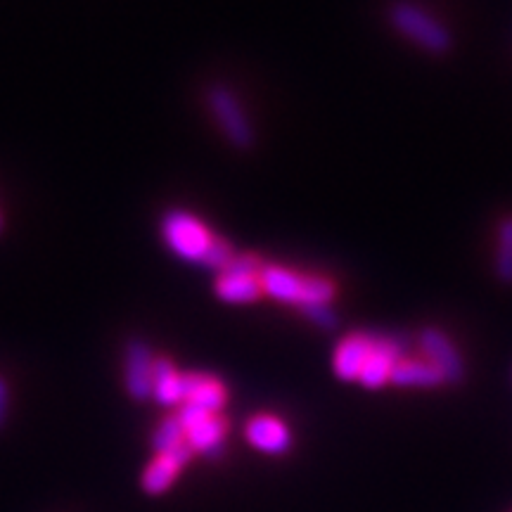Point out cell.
Segmentation results:
<instances>
[{
  "label": "cell",
  "instance_id": "obj_7",
  "mask_svg": "<svg viewBox=\"0 0 512 512\" xmlns=\"http://www.w3.org/2000/svg\"><path fill=\"white\" fill-rule=\"evenodd\" d=\"M157 354L145 339H128L124 349V387L133 401H152V380H155Z\"/></svg>",
  "mask_w": 512,
  "mask_h": 512
},
{
  "label": "cell",
  "instance_id": "obj_17",
  "mask_svg": "<svg viewBox=\"0 0 512 512\" xmlns=\"http://www.w3.org/2000/svg\"><path fill=\"white\" fill-rule=\"evenodd\" d=\"M496 242V275L505 285H512V216L501 221Z\"/></svg>",
  "mask_w": 512,
  "mask_h": 512
},
{
  "label": "cell",
  "instance_id": "obj_11",
  "mask_svg": "<svg viewBox=\"0 0 512 512\" xmlns=\"http://www.w3.org/2000/svg\"><path fill=\"white\" fill-rule=\"evenodd\" d=\"M377 342V332H351L332 351V370L337 380L358 382Z\"/></svg>",
  "mask_w": 512,
  "mask_h": 512
},
{
  "label": "cell",
  "instance_id": "obj_14",
  "mask_svg": "<svg viewBox=\"0 0 512 512\" xmlns=\"http://www.w3.org/2000/svg\"><path fill=\"white\" fill-rule=\"evenodd\" d=\"M392 384L403 389H434L441 387L444 377L437 368L432 366L430 361L425 358H411V356H403L399 363L394 366L392 373Z\"/></svg>",
  "mask_w": 512,
  "mask_h": 512
},
{
  "label": "cell",
  "instance_id": "obj_10",
  "mask_svg": "<svg viewBox=\"0 0 512 512\" xmlns=\"http://www.w3.org/2000/svg\"><path fill=\"white\" fill-rule=\"evenodd\" d=\"M247 444L266 456H285L292 448V430L273 413H256L245 425Z\"/></svg>",
  "mask_w": 512,
  "mask_h": 512
},
{
  "label": "cell",
  "instance_id": "obj_15",
  "mask_svg": "<svg viewBox=\"0 0 512 512\" xmlns=\"http://www.w3.org/2000/svg\"><path fill=\"white\" fill-rule=\"evenodd\" d=\"M152 399L164 408H181L183 403V373L169 356H157L155 361Z\"/></svg>",
  "mask_w": 512,
  "mask_h": 512
},
{
  "label": "cell",
  "instance_id": "obj_3",
  "mask_svg": "<svg viewBox=\"0 0 512 512\" xmlns=\"http://www.w3.org/2000/svg\"><path fill=\"white\" fill-rule=\"evenodd\" d=\"M264 266L266 264L259 256L235 254L230 264L216 275L214 294L223 304H254L256 299L264 297V290H261V271H264Z\"/></svg>",
  "mask_w": 512,
  "mask_h": 512
},
{
  "label": "cell",
  "instance_id": "obj_13",
  "mask_svg": "<svg viewBox=\"0 0 512 512\" xmlns=\"http://www.w3.org/2000/svg\"><path fill=\"white\" fill-rule=\"evenodd\" d=\"M192 456V448L183 446L178 451L171 453H157L155 458L147 463V467L143 470V477H140V486L147 496H162L166 491L174 486V482L181 475V470L185 465L190 463Z\"/></svg>",
  "mask_w": 512,
  "mask_h": 512
},
{
  "label": "cell",
  "instance_id": "obj_18",
  "mask_svg": "<svg viewBox=\"0 0 512 512\" xmlns=\"http://www.w3.org/2000/svg\"><path fill=\"white\" fill-rule=\"evenodd\" d=\"M233 256H235L233 245H230L226 238H219V235H216L214 245H211L207 259L202 261V266L211 268V271H223V268L230 264V259H233Z\"/></svg>",
  "mask_w": 512,
  "mask_h": 512
},
{
  "label": "cell",
  "instance_id": "obj_4",
  "mask_svg": "<svg viewBox=\"0 0 512 512\" xmlns=\"http://www.w3.org/2000/svg\"><path fill=\"white\" fill-rule=\"evenodd\" d=\"M389 22L408 41H413L415 46L432 55H444L453 46V38L444 24L413 3H396L389 10Z\"/></svg>",
  "mask_w": 512,
  "mask_h": 512
},
{
  "label": "cell",
  "instance_id": "obj_5",
  "mask_svg": "<svg viewBox=\"0 0 512 512\" xmlns=\"http://www.w3.org/2000/svg\"><path fill=\"white\" fill-rule=\"evenodd\" d=\"M207 105L211 117L219 124L221 133L230 145L238 147V150H249L254 145L252 121H249L238 95L230 91L228 86H221V83L211 86L207 91Z\"/></svg>",
  "mask_w": 512,
  "mask_h": 512
},
{
  "label": "cell",
  "instance_id": "obj_2",
  "mask_svg": "<svg viewBox=\"0 0 512 512\" xmlns=\"http://www.w3.org/2000/svg\"><path fill=\"white\" fill-rule=\"evenodd\" d=\"M159 228H162V240L166 249L181 261L197 266H202V261L207 259L209 249L216 240V235L211 233L207 223L183 209L166 211Z\"/></svg>",
  "mask_w": 512,
  "mask_h": 512
},
{
  "label": "cell",
  "instance_id": "obj_12",
  "mask_svg": "<svg viewBox=\"0 0 512 512\" xmlns=\"http://www.w3.org/2000/svg\"><path fill=\"white\" fill-rule=\"evenodd\" d=\"M228 403V387L219 375L192 370L183 373V403L181 406L200 408L207 413H223Z\"/></svg>",
  "mask_w": 512,
  "mask_h": 512
},
{
  "label": "cell",
  "instance_id": "obj_8",
  "mask_svg": "<svg viewBox=\"0 0 512 512\" xmlns=\"http://www.w3.org/2000/svg\"><path fill=\"white\" fill-rule=\"evenodd\" d=\"M418 347L422 351V358L430 361L434 368L439 370L444 382L458 384L465 380V361L453 339L437 328H425L418 335Z\"/></svg>",
  "mask_w": 512,
  "mask_h": 512
},
{
  "label": "cell",
  "instance_id": "obj_1",
  "mask_svg": "<svg viewBox=\"0 0 512 512\" xmlns=\"http://www.w3.org/2000/svg\"><path fill=\"white\" fill-rule=\"evenodd\" d=\"M261 290L266 297L275 299V302L297 306V309H306V306L316 304H332L337 297V285L330 278L316 273H299L287 266H264L261 271Z\"/></svg>",
  "mask_w": 512,
  "mask_h": 512
},
{
  "label": "cell",
  "instance_id": "obj_6",
  "mask_svg": "<svg viewBox=\"0 0 512 512\" xmlns=\"http://www.w3.org/2000/svg\"><path fill=\"white\" fill-rule=\"evenodd\" d=\"M185 430V441L192 448V453H202L207 458H219L226 446L228 437V420L223 413H207L200 408L181 406L176 411Z\"/></svg>",
  "mask_w": 512,
  "mask_h": 512
},
{
  "label": "cell",
  "instance_id": "obj_19",
  "mask_svg": "<svg viewBox=\"0 0 512 512\" xmlns=\"http://www.w3.org/2000/svg\"><path fill=\"white\" fill-rule=\"evenodd\" d=\"M302 313L320 330H335L337 328V313H335V309H332V304L306 306V309H302Z\"/></svg>",
  "mask_w": 512,
  "mask_h": 512
},
{
  "label": "cell",
  "instance_id": "obj_21",
  "mask_svg": "<svg viewBox=\"0 0 512 512\" xmlns=\"http://www.w3.org/2000/svg\"><path fill=\"white\" fill-rule=\"evenodd\" d=\"M3 230H5V219H3V211H0V235H3Z\"/></svg>",
  "mask_w": 512,
  "mask_h": 512
},
{
  "label": "cell",
  "instance_id": "obj_20",
  "mask_svg": "<svg viewBox=\"0 0 512 512\" xmlns=\"http://www.w3.org/2000/svg\"><path fill=\"white\" fill-rule=\"evenodd\" d=\"M8 413H10V384L8 377L0 373V430L8 422Z\"/></svg>",
  "mask_w": 512,
  "mask_h": 512
},
{
  "label": "cell",
  "instance_id": "obj_16",
  "mask_svg": "<svg viewBox=\"0 0 512 512\" xmlns=\"http://www.w3.org/2000/svg\"><path fill=\"white\" fill-rule=\"evenodd\" d=\"M150 441H152V451H155V456L157 453H171V451H178V448L188 446V441H185V430L176 413L166 415V418L159 422L155 432H152Z\"/></svg>",
  "mask_w": 512,
  "mask_h": 512
},
{
  "label": "cell",
  "instance_id": "obj_9",
  "mask_svg": "<svg viewBox=\"0 0 512 512\" xmlns=\"http://www.w3.org/2000/svg\"><path fill=\"white\" fill-rule=\"evenodd\" d=\"M406 356V342L396 335H380L377 332V342L368 363L361 370L358 384L366 389H380L384 384L392 382L394 366Z\"/></svg>",
  "mask_w": 512,
  "mask_h": 512
}]
</instances>
